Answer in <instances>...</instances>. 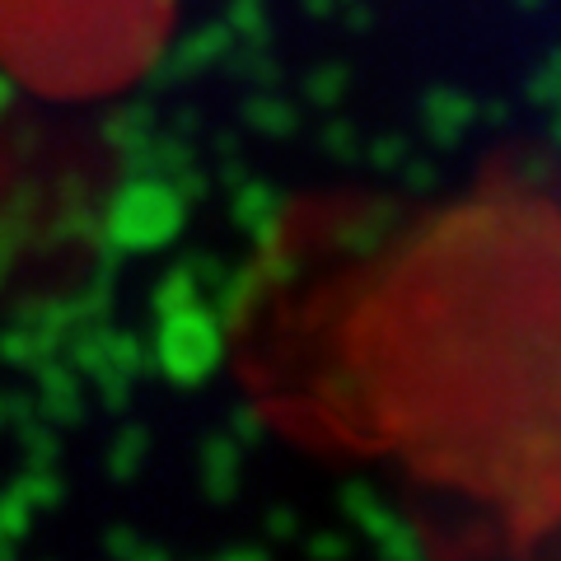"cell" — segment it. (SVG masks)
Listing matches in <instances>:
<instances>
[{"mask_svg":"<svg viewBox=\"0 0 561 561\" xmlns=\"http://www.w3.org/2000/svg\"><path fill=\"white\" fill-rule=\"evenodd\" d=\"M379 421L478 496L561 478V216L482 202L431 230L370 309Z\"/></svg>","mask_w":561,"mask_h":561,"instance_id":"6da1fadb","label":"cell"},{"mask_svg":"<svg viewBox=\"0 0 561 561\" xmlns=\"http://www.w3.org/2000/svg\"><path fill=\"white\" fill-rule=\"evenodd\" d=\"M173 0H0V70L51 103L127 90L160 57Z\"/></svg>","mask_w":561,"mask_h":561,"instance_id":"7a4b0ae2","label":"cell"},{"mask_svg":"<svg viewBox=\"0 0 561 561\" xmlns=\"http://www.w3.org/2000/svg\"><path fill=\"white\" fill-rule=\"evenodd\" d=\"M76 154L47 122L0 108V290L76 249Z\"/></svg>","mask_w":561,"mask_h":561,"instance_id":"3957f363","label":"cell"}]
</instances>
